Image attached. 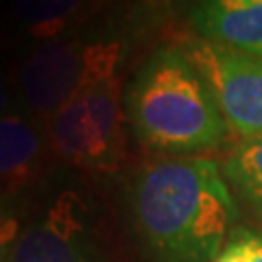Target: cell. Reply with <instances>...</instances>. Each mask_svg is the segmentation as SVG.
Instances as JSON below:
<instances>
[{
    "label": "cell",
    "instance_id": "9",
    "mask_svg": "<svg viewBox=\"0 0 262 262\" xmlns=\"http://www.w3.org/2000/svg\"><path fill=\"white\" fill-rule=\"evenodd\" d=\"M114 0H9L13 24L31 39L53 42L81 33Z\"/></svg>",
    "mask_w": 262,
    "mask_h": 262
},
{
    "label": "cell",
    "instance_id": "7",
    "mask_svg": "<svg viewBox=\"0 0 262 262\" xmlns=\"http://www.w3.org/2000/svg\"><path fill=\"white\" fill-rule=\"evenodd\" d=\"M194 35L262 57V0H186Z\"/></svg>",
    "mask_w": 262,
    "mask_h": 262
},
{
    "label": "cell",
    "instance_id": "6",
    "mask_svg": "<svg viewBox=\"0 0 262 262\" xmlns=\"http://www.w3.org/2000/svg\"><path fill=\"white\" fill-rule=\"evenodd\" d=\"M9 262H92L79 194L61 192L35 223L20 232Z\"/></svg>",
    "mask_w": 262,
    "mask_h": 262
},
{
    "label": "cell",
    "instance_id": "8",
    "mask_svg": "<svg viewBox=\"0 0 262 262\" xmlns=\"http://www.w3.org/2000/svg\"><path fill=\"white\" fill-rule=\"evenodd\" d=\"M48 155L42 122L24 112L0 116V203L42 175Z\"/></svg>",
    "mask_w": 262,
    "mask_h": 262
},
{
    "label": "cell",
    "instance_id": "4",
    "mask_svg": "<svg viewBox=\"0 0 262 262\" xmlns=\"http://www.w3.org/2000/svg\"><path fill=\"white\" fill-rule=\"evenodd\" d=\"M127 112L120 75L79 90L44 125L48 151L77 168L112 173L127 155Z\"/></svg>",
    "mask_w": 262,
    "mask_h": 262
},
{
    "label": "cell",
    "instance_id": "14",
    "mask_svg": "<svg viewBox=\"0 0 262 262\" xmlns=\"http://www.w3.org/2000/svg\"><path fill=\"white\" fill-rule=\"evenodd\" d=\"M0 61H3V37H0Z\"/></svg>",
    "mask_w": 262,
    "mask_h": 262
},
{
    "label": "cell",
    "instance_id": "12",
    "mask_svg": "<svg viewBox=\"0 0 262 262\" xmlns=\"http://www.w3.org/2000/svg\"><path fill=\"white\" fill-rule=\"evenodd\" d=\"M20 236V221L9 208L0 210V262H9L11 249Z\"/></svg>",
    "mask_w": 262,
    "mask_h": 262
},
{
    "label": "cell",
    "instance_id": "5",
    "mask_svg": "<svg viewBox=\"0 0 262 262\" xmlns=\"http://www.w3.org/2000/svg\"><path fill=\"white\" fill-rule=\"evenodd\" d=\"M179 46L208 83L227 131L241 140H262V57L199 35L184 37Z\"/></svg>",
    "mask_w": 262,
    "mask_h": 262
},
{
    "label": "cell",
    "instance_id": "13",
    "mask_svg": "<svg viewBox=\"0 0 262 262\" xmlns=\"http://www.w3.org/2000/svg\"><path fill=\"white\" fill-rule=\"evenodd\" d=\"M15 96H18V92L13 90V83L7 81L5 77H0V116L11 112Z\"/></svg>",
    "mask_w": 262,
    "mask_h": 262
},
{
    "label": "cell",
    "instance_id": "10",
    "mask_svg": "<svg viewBox=\"0 0 262 262\" xmlns=\"http://www.w3.org/2000/svg\"><path fill=\"white\" fill-rule=\"evenodd\" d=\"M221 170L227 184L262 214V140H241L227 153Z\"/></svg>",
    "mask_w": 262,
    "mask_h": 262
},
{
    "label": "cell",
    "instance_id": "1",
    "mask_svg": "<svg viewBox=\"0 0 262 262\" xmlns=\"http://www.w3.org/2000/svg\"><path fill=\"white\" fill-rule=\"evenodd\" d=\"M131 210L160 262H214L238 214L221 166L201 155L146 162L131 188Z\"/></svg>",
    "mask_w": 262,
    "mask_h": 262
},
{
    "label": "cell",
    "instance_id": "15",
    "mask_svg": "<svg viewBox=\"0 0 262 262\" xmlns=\"http://www.w3.org/2000/svg\"><path fill=\"white\" fill-rule=\"evenodd\" d=\"M0 210H3V203H0Z\"/></svg>",
    "mask_w": 262,
    "mask_h": 262
},
{
    "label": "cell",
    "instance_id": "3",
    "mask_svg": "<svg viewBox=\"0 0 262 262\" xmlns=\"http://www.w3.org/2000/svg\"><path fill=\"white\" fill-rule=\"evenodd\" d=\"M122 59L125 44L110 35L77 33L35 46L15 79L24 114L46 125L83 85L120 75Z\"/></svg>",
    "mask_w": 262,
    "mask_h": 262
},
{
    "label": "cell",
    "instance_id": "2",
    "mask_svg": "<svg viewBox=\"0 0 262 262\" xmlns=\"http://www.w3.org/2000/svg\"><path fill=\"white\" fill-rule=\"evenodd\" d=\"M125 112L138 142L164 158L212 151L227 134L208 83L179 44L146 57L127 88Z\"/></svg>",
    "mask_w": 262,
    "mask_h": 262
},
{
    "label": "cell",
    "instance_id": "11",
    "mask_svg": "<svg viewBox=\"0 0 262 262\" xmlns=\"http://www.w3.org/2000/svg\"><path fill=\"white\" fill-rule=\"evenodd\" d=\"M214 262H262V232L234 229Z\"/></svg>",
    "mask_w": 262,
    "mask_h": 262
}]
</instances>
